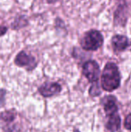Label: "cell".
<instances>
[{
    "instance_id": "9",
    "label": "cell",
    "mask_w": 131,
    "mask_h": 132,
    "mask_svg": "<svg viewBox=\"0 0 131 132\" xmlns=\"http://www.w3.org/2000/svg\"><path fill=\"white\" fill-rule=\"evenodd\" d=\"M106 129L110 132H118L121 128V118L118 113L109 116L105 125Z\"/></svg>"
},
{
    "instance_id": "10",
    "label": "cell",
    "mask_w": 131,
    "mask_h": 132,
    "mask_svg": "<svg viewBox=\"0 0 131 132\" xmlns=\"http://www.w3.org/2000/svg\"><path fill=\"white\" fill-rule=\"evenodd\" d=\"M17 111L15 109L5 110L0 113V127L13 123L17 118Z\"/></svg>"
},
{
    "instance_id": "17",
    "label": "cell",
    "mask_w": 131,
    "mask_h": 132,
    "mask_svg": "<svg viewBox=\"0 0 131 132\" xmlns=\"http://www.w3.org/2000/svg\"><path fill=\"white\" fill-rule=\"evenodd\" d=\"M73 132H80V130H79V129H77V128H74V129H73Z\"/></svg>"
},
{
    "instance_id": "13",
    "label": "cell",
    "mask_w": 131,
    "mask_h": 132,
    "mask_svg": "<svg viewBox=\"0 0 131 132\" xmlns=\"http://www.w3.org/2000/svg\"><path fill=\"white\" fill-rule=\"evenodd\" d=\"M7 90L5 88H0V108L5 105Z\"/></svg>"
},
{
    "instance_id": "15",
    "label": "cell",
    "mask_w": 131,
    "mask_h": 132,
    "mask_svg": "<svg viewBox=\"0 0 131 132\" xmlns=\"http://www.w3.org/2000/svg\"><path fill=\"white\" fill-rule=\"evenodd\" d=\"M8 28L5 26H0V37L4 36L7 32Z\"/></svg>"
},
{
    "instance_id": "11",
    "label": "cell",
    "mask_w": 131,
    "mask_h": 132,
    "mask_svg": "<svg viewBox=\"0 0 131 132\" xmlns=\"http://www.w3.org/2000/svg\"><path fill=\"white\" fill-rule=\"evenodd\" d=\"M102 90L103 89L101 87V85L99 84V82L93 83L92 84V85L90 86L89 89V94L92 97H99L102 94Z\"/></svg>"
},
{
    "instance_id": "14",
    "label": "cell",
    "mask_w": 131,
    "mask_h": 132,
    "mask_svg": "<svg viewBox=\"0 0 131 132\" xmlns=\"http://www.w3.org/2000/svg\"><path fill=\"white\" fill-rule=\"evenodd\" d=\"M124 126L126 130L131 131V113L126 116L124 122Z\"/></svg>"
},
{
    "instance_id": "12",
    "label": "cell",
    "mask_w": 131,
    "mask_h": 132,
    "mask_svg": "<svg viewBox=\"0 0 131 132\" xmlns=\"http://www.w3.org/2000/svg\"><path fill=\"white\" fill-rule=\"evenodd\" d=\"M3 132H22V126L18 123H12L0 127Z\"/></svg>"
},
{
    "instance_id": "8",
    "label": "cell",
    "mask_w": 131,
    "mask_h": 132,
    "mask_svg": "<svg viewBox=\"0 0 131 132\" xmlns=\"http://www.w3.org/2000/svg\"><path fill=\"white\" fill-rule=\"evenodd\" d=\"M111 44L115 52H123L129 47V40L126 36L115 35L111 39Z\"/></svg>"
},
{
    "instance_id": "4",
    "label": "cell",
    "mask_w": 131,
    "mask_h": 132,
    "mask_svg": "<svg viewBox=\"0 0 131 132\" xmlns=\"http://www.w3.org/2000/svg\"><path fill=\"white\" fill-rule=\"evenodd\" d=\"M14 63L19 67H23L27 71H32L37 67V61L36 58L31 55L28 54L25 51H20L14 60Z\"/></svg>"
},
{
    "instance_id": "5",
    "label": "cell",
    "mask_w": 131,
    "mask_h": 132,
    "mask_svg": "<svg viewBox=\"0 0 131 132\" xmlns=\"http://www.w3.org/2000/svg\"><path fill=\"white\" fill-rule=\"evenodd\" d=\"M61 91L62 87L57 82H45L38 87V92L45 98L58 95Z\"/></svg>"
},
{
    "instance_id": "16",
    "label": "cell",
    "mask_w": 131,
    "mask_h": 132,
    "mask_svg": "<svg viewBox=\"0 0 131 132\" xmlns=\"http://www.w3.org/2000/svg\"><path fill=\"white\" fill-rule=\"evenodd\" d=\"M46 1H47L48 3H51V4H52V3H55V2H56V1H58V0H46Z\"/></svg>"
},
{
    "instance_id": "18",
    "label": "cell",
    "mask_w": 131,
    "mask_h": 132,
    "mask_svg": "<svg viewBox=\"0 0 131 132\" xmlns=\"http://www.w3.org/2000/svg\"><path fill=\"white\" fill-rule=\"evenodd\" d=\"M128 48H130V50H131V42H130V43L129 44V47H128Z\"/></svg>"
},
{
    "instance_id": "7",
    "label": "cell",
    "mask_w": 131,
    "mask_h": 132,
    "mask_svg": "<svg viewBox=\"0 0 131 132\" xmlns=\"http://www.w3.org/2000/svg\"><path fill=\"white\" fill-rule=\"evenodd\" d=\"M128 9L127 5L124 3L119 5L114 13V23L116 26H124L127 20Z\"/></svg>"
},
{
    "instance_id": "6",
    "label": "cell",
    "mask_w": 131,
    "mask_h": 132,
    "mask_svg": "<svg viewBox=\"0 0 131 132\" xmlns=\"http://www.w3.org/2000/svg\"><path fill=\"white\" fill-rule=\"evenodd\" d=\"M117 101V97L113 95L105 96L100 100V104H102L103 111L107 117L118 113L119 108Z\"/></svg>"
},
{
    "instance_id": "2",
    "label": "cell",
    "mask_w": 131,
    "mask_h": 132,
    "mask_svg": "<svg viewBox=\"0 0 131 132\" xmlns=\"http://www.w3.org/2000/svg\"><path fill=\"white\" fill-rule=\"evenodd\" d=\"M103 36L97 29H90L84 33L80 40L81 47L86 51H96L103 44Z\"/></svg>"
},
{
    "instance_id": "1",
    "label": "cell",
    "mask_w": 131,
    "mask_h": 132,
    "mask_svg": "<svg viewBox=\"0 0 131 132\" xmlns=\"http://www.w3.org/2000/svg\"><path fill=\"white\" fill-rule=\"evenodd\" d=\"M121 75L118 66L113 62L107 63L101 73L100 85L103 90L113 92L120 87Z\"/></svg>"
},
{
    "instance_id": "3",
    "label": "cell",
    "mask_w": 131,
    "mask_h": 132,
    "mask_svg": "<svg viewBox=\"0 0 131 132\" xmlns=\"http://www.w3.org/2000/svg\"><path fill=\"white\" fill-rule=\"evenodd\" d=\"M82 73L90 83L93 84L99 81L101 70L98 63L95 60H90L83 63Z\"/></svg>"
}]
</instances>
